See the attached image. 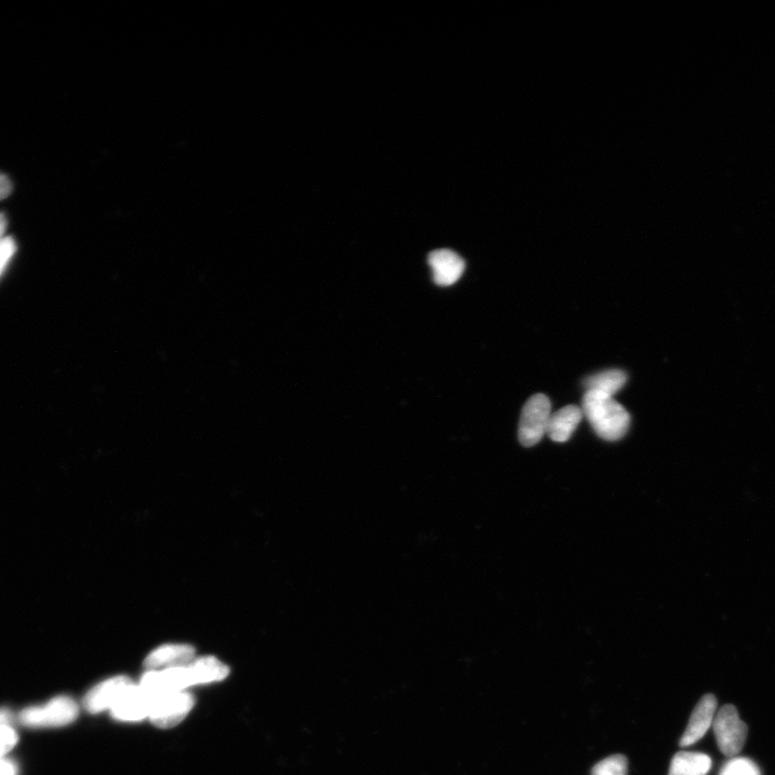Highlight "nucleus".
I'll return each instance as SVG.
<instances>
[{
  "instance_id": "obj_1",
  "label": "nucleus",
  "mask_w": 775,
  "mask_h": 775,
  "mask_svg": "<svg viewBox=\"0 0 775 775\" xmlns=\"http://www.w3.org/2000/svg\"><path fill=\"white\" fill-rule=\"evenodd\" d=\"M584 416L599 438L615 442L622 440L630 426L626 408L613 397L595 391H586L583 399Z\"/></svg>"
},
{
  "instance_id": "obj_2",
  "label": "nucleus",
  "mask_w": 775,
  "mask_h": 775,
  "mask_svg": "<svg viewBox=\"0 0 775 775\" xmlns=\"http://www.w3.org/2000/svg\"><path fill=\"white\" fill-rule=\"evenodd\" d=\"M79 708L72 698L61 696L50 700L44 706L31 707L19 714V722L31 728H54L74 723Z\"/></svg>"
},
{
  "instance_id": "obj_3",
  "label": "nucleus",
  "mask_w": 775,
  "mask_h": 775,
  "mask_svg": "<svg viewBox=\"0 0 775 775\" xmlns=\"http://www.w3.org/2000/svg\"><path fill=\"white\" fill-rule=\"evenodd\" d=\"M552 416L551 401L544 394H535L525 404L521 412L518 438L521 445H537L547 432Z\"/></svg>"
},
{
  "instance_id": "obj_4",
  "label": "nucleus",
  "mask_w": 775,
  "mask_h": 775,
  "mask_svg": "<svg viewBox=\"0 0 775 775\" xmlns=\"http://www.w3.org/2000/svg\"><path fill=\"white\" fill-rule=\"evenodd\" d=\"M714 735L718 748L728 757L737 756L748 738V726L745 725L734 706L723 707L715 715Z\"/></svg>"
},
{
  "instance_id": "obj_5",
  "label": "nucleus",
  "mask_w": 775,
  "mask_h": 775,
  "mask_svg": "<svg viewBox=\"0 0 775 775\" xmlns=\"http://www.w3.org/2000/svg\"><path fill=\"white\" fill-rule=\"evenodd\" d=\"M194 698L185 692H174L151 700L149 718L154 726L169 729L179 725L194 707Z\"/></svg>"
},
{
  "instance_id": "obj_6",
  "label": "nucleus",
  "mask_w": 775,
  "mask_h": 775,
  "mask_svg": "<svg viewBox=\"0 0 775 775\" xmlns=\"http://www.w3.org/2000/svg\"><path fill=\"white\" fill-rule=\"evenodd\" d=\"M134 683L126 676H116L95 686L84 699V707L92 714L111 710Z\"/></svg>"
},
{
  "instance_id": "obj_7",
  "label": "nucleus",
  "mask_w": 775,
  "mask_h": 775,
  "mask_svg": "<svg viewBox=\"0 0 775 775\" xmlns=\"http://www.w3.org/2000/svg\"><path fill=\"white\" fill-rule=\"evenodd\" d=\"M434 283L441 287L453 286L465 270L463 259L453 250H435L429 255Z\"/></svg>"
},
{
  "instance_id": "obj_8",
  "label": "nucleus",
  "mask_w": 775,
  "mask_h": 775,
  "mask_svg": "<svg viewBox=\"0 0 775 775\" xmlns=\"http://www.w3.org/2000/svg\"><path fill=\"white\" fill-rule=\"evenodd\" d=\"M195 660V650L191 645L167 644L157 648L145 660L148 671H161L185 667Z\"/></svg>"
},
{
  "instance_id": "obj_9",
  "label": "nucleus",
  "mask_w": 775,
  "mask_h": 775,
  "mask_svg": "<svg viewBox=\"0 0 775 775\" xmlns=\"http://www.w3.org/2000/svg\"><path fill=\"white\" fill-rule=\"evenodd\" d=\"M717 700L713 695L704 696L697 704L681 739L683 748L700 741L713 725Z\"/></svg>"
},
{
  "instance_id": "obj_10",
  "label": "nucleus",
  "mask_w": 775,
  "mask_h": 775,
  "mask_svg": "<svg viewBox=\"0 0 775 775\" xmlns=\"http://www.w3.org/2000/svg\"><path fill=\"white\" fill-rule=\"evenodd\" d=\"M150 704L144 690L133 684L110 711L118 721L139 722L149 717Z\"/></svg>"
},
{
  "instance_id": "obj_11",
  "label": "nucleus",
  "mask_w": 775,
  "mask_h": 775,
  "mask_svg": "<svg viewBox=\"0 0 775 775\" xmlns=\"http://www.w3.org/2000/svg\"><path fill=\"white\" fill-rule=\"evenodd\" d=\"M583 411L575 405H568L552 414L546 434L554 442L566 443L583 419Z\"/></svg>"
},
{
  "instance_id": "obj_12",
  "label": "nucleus",
  "mask_w": 775,
  "mask_h": 775,
  "mask_svg": "<svg viewBox=\"0 0 775 775\" xmlns=\"http://www.w3.org/2000/svg\"><path fill=\"white\" fill-rule=\"evenodd\" d=\"M192 685L220 682L228 678L230 669L214 656L195 659L189 665Z\"/></svg>"
},
{
  "instance_id": "obj_13",
  "label": "nucleus",
  "mask_w": 775,
  "mask_h": 775,
  "mask_svg": "<svg viewBox=\"0 0 775 775\" xmlns=\"http://www.w3.org/2000/svg\"><path fill=\"white\" fill-rule=\"evenodd\" d=\"M711 766L712 760L706 754L680 752L672 759L669 775H707Z\"/></svg>"
},
{
  "instance_id": "obj_14",
  "label": "nucleus",
  "mask_w": 775,
  "mask_h": 775,
  "mask_svg": "<svg viewBox=\"0 0 775 775\" xmlns=\"http://www.w3.org/2000/svg\"><path fill=\"white\" fill-rule=\"evenodd\" d=\"M627 374L620 370L604 371L584 380L587 391H595L613 397L627 383Z\"/></svg>"
},
{
  "instance_id": "obj_15",
  "label": "nucleus",
  "mask_w": 775,
  "mask_h": 775,
  "mask_svg": "<svg viewBox=\"0 0 775 775\" xmlns=\"http://www.w3.org/2000/svg\"><path fill=\"white\" fill-rule=\"evenodd\" d=\"M591 775H628V760L624 755H613L601 760Z\"/></svg>"
},
{
  "instance_id": "obj_16",
  "label": "nucleus",
  "mask_w": 775,
  "mask_h": 775,
  "mask_svg": "<svg viewBox=\"0 0 775 775\" xmlns=\"http://www.w3.org/2000/svg\"><path fill=\"white\" fill-rule=\"evenodd\" d=\"M720 775H760V771L751 759L737 757L729 760Z\"/></svg>"
},
{
  "instance_id": "obj_17",
  "label": "nucleus",
  "mask_w": 775,
  "mask_h": 775,
  "mask_svg": "<svg viewBox=\"0 0 775 775\" xmlns=\"http://www.w3.org/2000/svg\"><path fill=\"white\" fill-rule=\"evenodd\" d=\"M18 743L16 730L10 726H0V758H4Z\"/></svg>"
},
{
  "instance_id": "obj_18",
  "label": "nucleus",
  "mask_w": 775,
  "mask_h": 775,
  "mask_svg": "<svg viewBox=\"0 0 775 775\" xmlns=\"http://www.w3.org/2000/svg\"><path fill=\"white\" fill-rule=\"evenodd\" d=\"M17 244L10 236H6L2 242H0V276L3 275L9 262L16 255Z\"/></svg>"
},
{
  "instance_id": "obj_19",
  "label": "nucleus",
  "mask_w": 775,
  "mask_h": 775,
  "mask_svg": "<svg viewBox=\"0 0 775 775\" xmlns=\"http://www.w3.org/2000/svg\"><path fill=\"white\" fill-rule=\"evenodd\" d=\"M12 192V183L10 179L0 173V201L7 199Z\"/></svg>"
},
{
  "instance_id": "obj_20",
  "label": "nucleus",
  "mask_w": 775,
  "mask_h": 775,
  "mask_svg": "<svg viewBox=\"0 0 775 775\" xmlns=\"http://www.w3.org/2000/svg\"><path fill=\"white\" fill-rule=\"evenodd\" d=\"M0 775H17V767L10 760L0 758Z\"/></svg>"
},
{
  "instance_id": "obj_21",
  "label": "nucleus",
  "mask_w": 775,
  "mask_h": 775,
  "mask_svg": "<svg viewBox=\"0 0 775 775\" xmlns=\"http://www.w3.org/2000/svg\"><path fill=\"white\" fill-rule=\"evenodd\" d=\"M12 721V713L7 709H0V726H10Z\"/></svg>"
},
{
  "instance_id": "obj_22",
  "label": "nucleus",
  "mask_w": 775,
  "mask_h": 775,
  "mask_svg": "<svg viewBox=\"0 0 775 775\" xmlns=\"http://www.w3.org/2000/svg\"><path fill=\"white\" fill-rule=\"evenodd\" d=\"M7 227H8L7 218L3 213H0V242H2L3 239L6 237L5 233L7 231Z\"/></svg>"
}]
</instances>
